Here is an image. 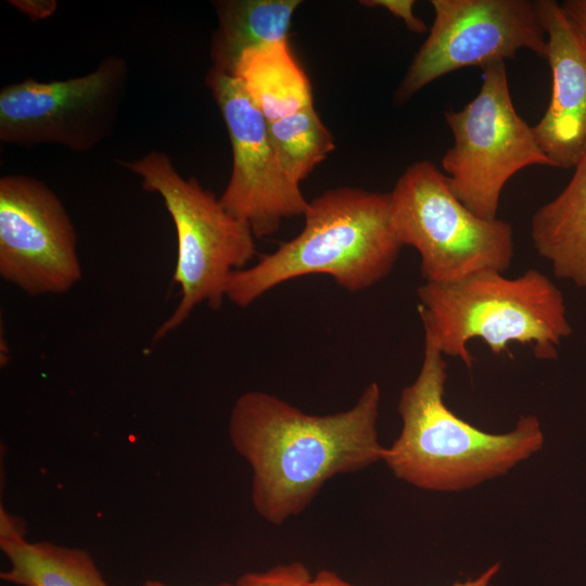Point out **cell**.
Wrapping results in <instances>:
<instances>
[{
    "instance_id": "obj_3",
    "label": "cell",
    "mask_w": 586,
    "mask_h": 586,
    "mask_svg": "<svg viewBox=\"0 0 586 586\" xmlns=\"http://www.w3.org/2000/svg\"><path fill=\"white\" fill-rule=\"evenodd\" d=\"M304 218L296 237L230 275L226 298L246 307L271 289L311 275L359 292L390 275L404 246L391 220L390 193L330 189L309 202Z\"/></svg>"
},
{
    "instance_id": "obj_5",
    "label": "cell",
    "mask_w": 586,
    "mask_h": 586,
    "mask_svg": "<svg viewBox=\"0 0 586 586\" xmlns=\"http://www.w3.org/2000/svg\"><path fill=\"white\" fill-rule=\"evenodd\" d=\"M120 164L140 178L144 190L162 198L176 229L174 281L181 297L158 327L154 335L158 341L179 328L198 305L221 307L230 275L247 267L256 255L255 234L196 178L182 177L168 154L153 150Z\"/></svg>"
},
{
    "instance_id": "obj_17",
    "label": "cell",
    "mask_w": 586,
    "mask_h": 586,
    "mask_svg": "<svg viewBox=\"0 0 586 586\" xmlns=\"http://www.w3.org/2000/svg\"><path fill=\"white\" fill-rule=\"evenodd\" d=\"M267 124L282 169L298 184L335 148L331 132L314 105Z\"/></svg>"
},
{
    "instance_id": "obj_11",
    "label": "cell",
    "mask_w": 586,
    "mask_h": 586,
    "mask_svg": "<svg viewBox=\"0 0 586 586\" xmlns=\"http://www.w3.org/2000/svg\"><path fill=\"white\" fill-rule=\"evenodd\" d=\"M0 276L33 296L66 293L81 278L72 219L35 177L0 179Z\"/></svg>"
},
{
    "instance_id": "obj_12",
    "label": "cell",
    "mask_w": 586,
    "mask_h": 586,
    "mask_svg": "<svg viewBox=\"0 0 586 586\" xmlns=\"http://www.w3.org/2000/svg\"><path fill=\"white\" fill-rule=\"evenodd\" d=\"M546 33L545 59L552 88L549 105L533 126L553 167H574L586 152V34L555 0L536 1Z\"/></svg>"
},
{
    "instance_id": "obj_2",
    "label": "cell",
    "mask_w": 586,
    "mask_h": 586,
    "mask_svg": "<svg viewBox=\"0 0 586 586\" xmlns=\"http://www.w3.org/2000/svg\"><path fill=\"white\" fill-rule=\"evenodd\" d=\"M424 339L416 380L403 388L397 410L399 436L382 460L393 474L416 487L460 492L505 475L540 450L544 434L536 416H521L506 433H489L455 415L445 404L447 364Z\"/></svg>"
},
{
    "instance_id": "obj_9",
    "label": "cell",
    "mask_w": 586,
    "mask_h": 586,
    "mask_svg": "<svg viewBox=\"0 0 586 586\" xmlns=\"http://www.w3.org/2000/svg\"><path fill=\"white\" fill-rule=\"evenodd\" d=\"M431 4L433 25L395 92L398 103L446 74L505 62L521 49L545 56L547 39L536 1L432 0Z\"/></svg>"
},
{
    "instance_id": "obj_10",
    "label": "cell",
    "mask_w": 586,
    "mask_h": 586,
    "mask_svg": "<svg viewBox=\"0 0 586 586\" xmlns=\"http://www.w3.org/2000/svg\"><path fill=\"white\" fill-rule=\"evenodd\" d=\"M226 124L232 170L221 205L245 221L255 237L278 231L284 219L304 216L309 206L298 183L282 169L268 124L240 80L211 67L205 79Z\"/></svg>"
},
{
    "instance_id": "obj_6",
    "label": "cell",
    "mask_w": 586,
    "mask_h": 586,
    "mask_svg": "<svg viewBox=\"0 0 586 586\" xmlns=\"http://www.w3.org/2000/svg\"><path fill=\"white\" fill-rule=\"evenodd\" d=\"M390 214L400 243L419 253L424 282H453L511 266L512 226L472 213L428 160L415 162L398 178L390 192Z\"/></svg>"
},
{
    "instance_id": "obj_20",
    "label": "cell",
    "mask_w": 586,
    "mask_h": 586,
    "mask_svg": "<svg viewBox=\"0 0 586 586\" xmlns=\"http://www.w3.org/2000/svg\"><path fill=\"white\" fill-rule=\"evenodd\" d=\"M11 2L33 21L50 16L58 7L56 2L52 0H14Z\"/></svg>"
},
{
    "instance_id": "obj_13",
    "label": "cell",
    "mask_w": 586,
    "mask_h": 586,
    "mask_svg": "<svg viewBox=\"0 0 586 586\" xmlns=\"http://www.w3.org/2000/svg\"><path fill=\"white\" fill-rule=\"evenodd\" d=\"M573 168L564 189L534 213L531 237L558 279L586 290V152Z\"/></svg>"
},
{
    "instance_id": "obj_21",
    "label": "cell",
    "mask_w": 586,
    "mask_h": 586,
    "mask_svg": "<svg viewBox=\"0 0 586 586\" xmlns=\"http://www.w3.org/2000/svg\"><path fill=\"white\" fill-rule=\"evenodd\" d=\"M562 7L586 34V0H568Z\"/></svg>"
},
{
    "instance_id": "obj_16",
    "label": "cell",
    "mask_w": 586,
    "mask_h": 586,
    "mask_svg": "<svg viewBox=\"0 0 586 586\" xmlns=\"http://www.w3.org/2000/svg\"><path fill=\"white\" fill-rule=\"evenodd\" d=\"M300 4V0L215 1L218 25L211 43L212 67L233 75L244 51L288 40Z\"/></svg>"
},
{
    "instance_id": "obj_22",
    "label": "cell",
    "mask_w": 586,
    "mask_h": 586,
    "mask_svg": "<svg viewBox=\"0 0 586 586\" xmlns=\"http://www.w3.org/2000/svg\"><path fill=\"white\" fill-rule=\"evenodd\" d=\"M500 570V563L496 562L489 565L479 576L464 582H456L450 586H492V581Z\"/></svg>"
},
{
    "instance_id": "obj_24",
    "label": "cell",
    "mask_w": 586,
    "mask_h": 586,
    "mask_svg": "<svg viewBox=\"0 0 586 586\" xmlns=\"http://www.w3.org/2000/svg\"><path fill=\"white\" fill-rule=\"evenodd\" d=\"M142 586H166V585H164L163 583L157 582V581H146ZM217 586H237V585L235 584L225 583V584H220V585H217Z\"/></svg>"
},
{
    "instance_id": "obj_14",
    "label": "cell",
    "mask_w": 586,
    "mask_h": 586,
    "mask_svg": "<svg viewBox=\"0 0 586 586\" xmlns=\"http://www.w3.org/2000/svg\"><path fill=\"white\" fill-rule=\"evenodd\" d=\"M0 548L9 560L2 581L18 586H110L92 558L78 548L26 540L17 520L0 512Z\"/></svg>"
},
{
    "instance_id": "obj_1",
    "label": "cell",
    "mask_w": 586,
    "mask_h": 586,
    "mask_svg": "<svg viewBox=\"0 0 586 586\" xmlns=\"http://www.w3.org/2000/svg\"><path fill=\"white\" fill-rule=\"evenodd\" d=\"M378 383L356 404L330 415H310L276 395L250 391L230 412L228 433L253 471L252 501L267 522L281 524L302 512L332 476L382 460L378 437Z\"/></svg>"
},
{
    "instance_id": "obj_15",
    "label": "cell",
    "mask_w": 586,
    "mask_h": 586,
    "mask_svg": "<svg viewBox=\"0 0 586 586\" xmlns=\"http://www.w3.org/2000/svg\"><path fill=\"white\" fill-rule=\"evenodd\" d=\"M233 76L268 123L313 106L310 81L288 40L244 51Z\"/></svg>"
},
{
    "instance_id": "obj_8",
    "label": "cell",
    "mask_w": 586,
    "mask_h": 586,
    "mask_svg": "<svg viewBox=\"0 0 586 586\" xmlns=\"http://www.w3.org/2000/svg\"><path fill=\"white\" fill-rule=\"evenodd\" d=\"M128 82L126 59L107 55L82 76L53 81L28 78L5 85L0 90V140L91 152L114 131Z\"/></svg>"
},
{
    "instance_id": "obj_23",
    "label": "cell",
    "mask_w": 586,
    "mask_h": 586,
    "mask_svg": "<svg viewBox=\"0 0 586 586\" xmlns=\"http://www.w3.org/2000/svg\"><path fill=\"white\" fill-rule=\"evenodd\" d=\"M311 586H355L343 578H341L335 572L329 570H322L318 572L311 582Z\"/></svg>"
},
{
    "instance_id": "obj_7",
    "label": "cell",
    "mask_w": 586,
    "mask_h": 586,
    "mask_svg": "<svg viewBox=\"0 0 586 586\" xmlns=\"http://www.w3.org/2000/svg\"><path fill=\"white\" fill-rule=\"evenodd\" d=\"M454 144L442 166L454 194L475 215L497 218L502 189L521 169L553 167L540 150L533 126L517 113L504 61L482 67V86L460 111L445 113Z\"/></svg>"
},
{
    "instance_id": "obj_19",
    "label": "cell",
    "mask_w": 586,
    "mask_h": 586,
    "mask_svg": "<svg viewBox=\"0 0 586 586\" xmlns=\"http://www.w3.org/2000/svg\"><path fill=\"white\" fill-rule=\"evenodd\" d=\"M361 5L384 8L394 16L403 20L407 28L413 33L422 34L426 31V25L422 20L415 15L412 9L413 0H364Z\"/></svg>"
},
{
    "instance_id": "obj_18",
    "label": "cell",
    "mask_w": 586,
    "mask_h": 586,
    "mask_svg": "<svg viewBox=\"0 0 586 586\" xmlns=\"http://www.w3.org/2000/svg\"><path fill=\"white\" fill-rule=\"evenodd\" d=\"M313 577L301 562L277 565L265 572L246 573L237 586H311Z\"/></svg>"
},
{
    "instance_id": "obj_4",
    "label": "cell",
    "mask_w": 586,
    "mask_h": 586,
    "mask_svg": "<svg viewBox=\"0 0 586 586\" xmlns=\"http://www.w3.org/2000/svg\"><path fill=\"white\" fill-rule=\"evenodd\" d=\"M417 295L424 339L468 369L472 339L484 341L495 355L514 342L530 346L538 359L552 360L572 333L561 290L537 269L515 278L482 271L453 282H424Z\"/></svg>"
}]
</instances>
